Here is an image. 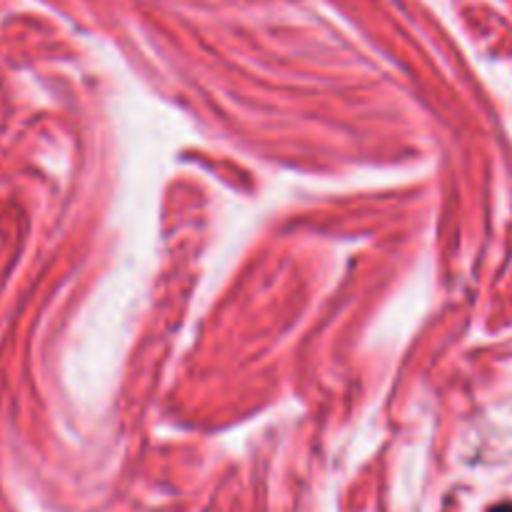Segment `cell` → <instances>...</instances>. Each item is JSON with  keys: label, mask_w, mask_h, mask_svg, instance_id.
<instances>
[{"label": "cell", "mask_w": 512, "mask_h": 512, "mask_svg": "<svg viewBox=\"0 0 512 512\" xmlns=\"http://www.w3.org/2000/svg\"><path fill=\"white\" fill-rule=\"evenodd\" d=\"M493 512H512V505H500V508H495Z\"/></svg>", "instance_id": "obj_1"}]
</instances>
